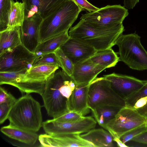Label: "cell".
Masks as SVG:
<instances>
[{
  "instance_id": "6da1fadb",
  "label": "cell",
  "mask_w": 147,
  "mask_h": 147,
  "mask_svg": "<svg viewBox=\"0 0 147 147\" xmlns=\"http://www.w3.org/2000/svg\"><path fill=\"white\" fill-rule=\"evenodd\" d=\"M124 30L123 23L97 27L81 19L76 25L70 28L68 34L69 37L81 41L98 51L112 48Z\"/></svg>"
},
{
  "instance_id": "7a4b0ae2",
  "label": "cell",
  "mask_w": 147,
  "mask_h": 147,
  "mask_svg": "<svg viewBox=\"0 0 147 147\" xmlns=\"http://www.w3.org/2000/svg\"><path fill=\"white\" fill-rule=\"evenodd\" d=\"M82 11L72 0H67L57 10L42 20L39 28V43L68 31Z\"/></svg>"
},
{
  "instance_id": "3957f363",
  "label": "cell",
  "mask_w": 147,
  "mask_h": 147,
  "mask_svg": "<svg viewBox=\"0 0 147 147\" xmlns=\"http://www.w3.org/2000/svg\"><path fill=\"white\" fill-rule=\"evenodd\" d=\"M40 103L29 94L17 99L8 116L9 124L25 130L36 132L42 126Z\"/></svg>"
},
{
  "instance_id": "277c9868",
  "label": "cell",
  "mask_w": 147,
  "mask_h": 147,
  "mask_svg": "<svg viewBox=\"0 0 147 147\" xmlns=\"http://www.w3.org/2000/svg\"><path fill=\"white\" fill-rule=\"evenodd\" d=\"M62 70H57L47 80L41 95L48 115L53 119L68 112V99L59 90L60 86L69 77Z\"/></svg>"
},
{
  "instance_id": "5b68a950",
  "label": "cell",
  "mask_w": 147,
  "mask_h": 147,
  "mask_svg": "<svg viewBox=\"0 0 147 147\" xmlns=\"http://www.w3.org/2000/svg\"><path fill=\"white\" fill-rule=\"evenodd\" d=\"M115 45L119 48L120 61L132 69L147 70V51L142 45L140 37L137 34H122L117 40Z\"/></svg>"
},
{
  "instance_id": "8992f818",
  "label": "cell",
  "mask_w": 147,
  "mask_h": 147,
  "mask_svg": "<svg viewBox=\"0 0 147 147\" xmlns=\"http://www.w3.org/2000/svg\"><path fill=\"white\" fill-rule=\"evenodd\" d=\"M88 105L91 111L101 106L126 107L125 100L113 90L104 77L96 78L90 84Z\"/></svg>"
},
{
  "instance_id": "52a82bcc",
  "label": "cell",
  "mask_w": 147,
  "mask_h": 147,
  "mask_svg": "<svg viewBox=\"0 0 147 147\" xmlns=\"http://www.w3.org/2000/svg\"><path fill=\"white\" fill-rule=\"evenodd\" d=\"M147 119L140 114L136 110L125 107L122 108L106 126L113 137L120 138L126 133L144 124Z\"/></svg>"
},
{
  "instance_id": "ba28073f",
  "label": "cell",
  "mask_w": 147,
  "mask_h": 147,
  "mask_svg": "<svg viewBox=\"0 0 147 147\" xmlns=\"http://www.w3.org/2000/svg\"><path fill=\"white\" fill-rule=\"evenodd\" d=\"M128 14L124 6L109 5L96 11L82 14L80 18L92 26L104 27L123 23Z\"/></svg>"
},
{
  "instance_id": "9c48e42d",
  "label": "cell",
  "mask_w": 147,
  "mask_h": 147,
  "mask_svg": "<svg viewBox=\"0 0 147 147\" xmlns=\"http://www.w3.org/2000/svg\"><path fill=\"white\" fill-rule=\"evenodd\" d=\"M37 58L35 54L22 44L10 52L0 55V72L28 70Z\"/></svg>"
},
{
  "instance_id": "30bf717a",
  "label": "cell",
  "mask_w": 147,
  "mask_h": 147,
  "mask_svg": "<svg viewBox=\"0 0 147 147\" xmlns=\"http://www.w3.org/2000/svg\"><path fill=\"white\" fill-rule=\"evenodd\" d=\"M96 121L91 116H84L76 121L67 122L56 121L53 119L43 122L42 127L50 135L86 133L96 127Z\"/></svg>"
},
{
  "instance_id": "8fae6325",
  "label": "cell",
  "mask_w": 147,
  "mask_h": 147,
  "mask_svg": "<svg viewBox=\"0 0 147 147\" xmlns=\"http://www.w3.org/2000/svg\"><path fill=\"white\" fill-rule=\"evenodd\" d=\"M27 69L13 72H0V84L10 85L17 88L22 93H43L46 83L28 80L25 77Z\"/></svg>"
},
{
  "instance_id": "7c38bea8",
  "label": "cell",
  "mask_w": 147,
  "mask_h": 147,
  "mask_svg": "<svg viewBox=\"0 0 147 147\" xmlns=\"http://www.w3.org/2000/svg\"><path fill=\"white\" fill-rule=\"evenodd\" d=\"M113 90L125 100L146 85L147 80L115 73L103 76Z\"/></svg>"
},
{
  "instance_id": "4fadbf2b",
  "label": "cell",
  "mask_w": 147,
  "mask_h": 147,
  "mask_svg": "<svg viewBox=\"0 0 147 147\" xmlns=\"http://www.w3.org/2000/svg\"><path fill=\"white\" fill-rule=\"evenodd\" d=\"M38 140L40 147H94L92 143L82 138L79 134H42L39 136Z\"/></svg>"
},
{
  "instance_id": "5bb4252c",
  "label": "cell",
  "mask_w": 147,
  "mask_h": 147,
  "mask_svg": "<svg viewBox=\"0 0 147 147\" xmlns=\"http://www.w3.org/2000/svg\"><path fill=\"white\" fill-rule=\"evenodd\" d=\"M42 20L40 15L37 13L30 17H25L20 27L22 44L33 53L39 44V28Z\"/></svg>"
},
{
  "instance_id": "9a60e30c",
  "label": "cell",
  "mask_w": 147,
  "mask_h": 147,
  "mask_svg": "<svg viewBox=\"0 0 147 147\" xmlns=\"http://www.w3.org/2000/svg\"><path fill=\"white\" fill-rule=\"evenodd\" d=\"M60 48L74 65L90 59L97 51L90 45L70 37Z\"/></svg>"
},
{
  "instance_id": "2e32d148",
  "label": "cell",
  "mask_w": 147,
  "mask_h": 147,
  "mask_svg": "<svg viewBox=\"0 0 147 147\" xmlns=\"http://www.w3.org/2000/svg\"><path fill=\"white\" fill-rule=\"evenodd\" d=\"M67 0H22L25 8V17L38 14L42 19L55 11Z\"/></svg>"
},
{
  "instance_id": "e0dca14e",
  "label": "cell",
  "mask_w": 147,
  "mask_h": 147,
  "mask_svg": "<svg viewBox=\"0 0 147 147\" xmlns=\"http://www.w3.org/2000/svg\"><path fill=\"white\" fill-rule=\"evenodd\" d=\"M106 69L95 64L89 59L74 65L71 77L76 84H89Z\"/></svg>"
},
{
  "instance_id": "ac0fdd59",
  "label": "cell",
  "mask_w": 147,
  "mask_h": 147,
  "mask_svg": "<svg viewBox=\"0 0 147 147\" xmlns=\"http://www.w3.org/2000/svg\"><path fill=\"white\" fill-rule=\"evenodd\" d=\"M90 84H76L68 100L69 111L76 112L84 116L89 113L90 109L88 105V95Z\"/></svg>"
},
{
  "instance_id": "d6986e66",
  "label": "cell",
  "mask_w": 147,
  "mask_h": 147,
  "mask_svg": "<svg viewBox=\"0 0 147 147\" xmlns=\"http://www.w3.org/2000/svg\"><path fill=\"white\" fill-rule=\"evenodd\" d=\"M1 131L12 139L32 146L38 140L39 136L36 132L20 129L10 124L3 126Z\"/></svg>"
},
{
  "instance_id": "ffe728a7",
  "label": "cell",
  "mask_w": 147,
  "mask_h": 147,
  "mask_svg": "<svg viewBox=\"0 0 147 147\" xmlns=\"http://www.w3.org/2000/svg\"><path fill=\"white\" fill-rule=\"evenodd\" d=\"M22 44L20 27L0 32V55L12 51Z\"/></svg>"
},
{
  "instance_id": "44dd1931",
  "label": "cell",
  "mask_w": 147,
  "mask_h": 147,
  "mask_svg": "<svg viewBox=\"0 0 147 147\" xmlns=\"http://www.w3.org/2000/svg\"><path fill=\"white\" fill-rule=\"evenodd\" d=\"M81 137L92 143L94 147L114 146L113 137L108 130L102 128L93 129Z\"/></svg>"
},
{
  "instance_id": "7402d4cb",
  "label": "cell",
  "mask_w": 147,
  "mask_h": 147,
  "mask_svg": "<svg viewBox=\"0 0 147 147\" xmlns=\"http://www.w3.org/2000/svg\"><path fill=\"white\" fill-rule=\"evenodd\" d=\"M57 65H42L32 67L25 74L26 78L36 82H46L49 78L59 69Z\"/></svg>"
},
{
  "instance_id": "603a6c76",
  "label": "cell",
  "mask_w": 147,
  "mask_h": 147,
  "mask_svg": "<svg viewBox=\"0 0 147 147\" xmlns=\"http://www.w3.org/2000/svg\"><path fill=\"white\" fill-rule=\"evenodd\" d=\"M69 38L68 31H66L39 43L34 53L37 57L46 54L54 53Z\"/></svg>"
},
{
  "instance_id": "cb8c5ba5",
  "label": "cell",
  "mask_w": 147,
  "mask_h": 147,
  "mask_svg": "<svg viewBox=\"0 0 147 147\" xmlns=\"http://www.w3.org/2000/svg\"><path fill=\"white\" fill-rule=\"evenodd\" d=\"M90 59L95 64L106 68L115 66L120 61L112 48L97 51Z\"/></svg>"
},
{
  "instance_id": "d4e9b609",
  "label": "cell",
  "mask_w": 147,
  "mask_h": 147,
  "mask_svg": "<svg viewBox=\"0 0 147 147\" xmlns=\"http://www.w3.org/2000/svg\"><path fill=\"white\" fill-rule=\"evenodd\" d=\"M10 10L6 29H11L17 27H21L25 18V8L24 3L15 2L11 0Z\"/></svg>"
},
{
  "instance_id": "484cf974",
  "label": "cell",
  "mask_w": 147,
  "mask_h": 147,
  "mask_svg": "<svg viewBox=\"0 0 147 147\" xmlns=\"http://www.w3.org/2000/svg\"><path fill=\"white\" fill-rule=\"evenodd\" d=\"M122 108L110 106L97 107L92 110L96 121L101 126L106 130V126Z\"/></svg>"
},
{
  "instance_id": "4316f807",
  "label": "cell",
  "mask_w": 147,
  "mask_h": 147,
  "mask_svg": "<svg viewBox=\"0 0 147 147\" xmlns=\"http://www.w3.org/2000/svg\"><path fill=\"white\" fill-rule=\"evenodd\" d=\"M59 67L66 74L71 77L73 71L74 65L67 56L61 49L59 48L54 52Z\"/></svg>"
},
{
  "instance_id": "83f0119b",
  "label": "cell",
  "mask_w": 147,
  "mask_h": 147,
  "mask_svg": "<svg viewBox=\"0 0 147 147\" xmlns=\"http://www.w3.org/2000/svg\"><path fill=\"white\" fill-rule=\"evenodd\" d=\"M11 0H0V32L6 29Z\"/></svg>"
},
{
  "instance_id": "f1b7e54d",
  "label": "cell",
  "mask_w": 147,
  "mask_h": 147,
  "mask_svg": "<svg viewBox=\"0 0 147 147\" xmlns=\"http://www.w3.org/2000/svg\"><path fill=\"white\" fill-rule=\"evenodd\" d=\"M16 99L13 96L6 102L0 104V124L8 119L9 113Z\"/></svg>"
},
{
  "instance_id": "f546056e",
  "label": "cell",
  "mask_w": 147,
  "mask_h": 147,
  "mask_svg": "<svg viewBox=\"0 0 147 147\" xmlns=\"http://www.w3.org/2000/svg\"><path fill=\"white\" fill-rule=\"evenodd\" d=\"M42 65L59 66L56 56L54 53H50L37 57L33 63L32 67Z\"/></svg>"
},
{
  "instance_id": "4dcf8cb0",
  "label": "cell",
  "mask_w": 147,
  "mask_h": 147,
  "mask_svg": "<svg viewBox=\"0 0 147 147\" xmlns=\"http://www.w3.org/2000/svg\"><path fill=\"white\" fill-rule=\"evenodd\" d=\"M147 130V124L142 125L126 133L120 138L121 140L125 144L131 140Z\"/></svg>"
},
{
  "instance_id": "1f68e13d",
  "label": "cell",
  "mask_w": 147,
  "mask_h": 147,
  "mask_svg": "<svg viewBox=\"0 0 147 147\" xmlns=\"http://www.w3.org/2000/svg\"><path fill=\"white\" fill-rule=\"evenodd\" d=\"M145 96H147V84L139 90L125 100L126 106L132 108L138 99Z\"/></svg>"
},
{
  "instance_id": "d6a6232c",
  "label": "cell",
  "mask_w": 147,
  "mask_h": 147,
  "mask_svg": "<svg viewBox=\"0 0 147 147\" xmlns=\"http://www.w3.org/2000/svg\"><path fill=\"white\" fill-rule=\"evenodd\" d=\"M84 117L76 112L69 111L59 117L53 118V119L56 121L59 122H71L78 120Z\"/></svg>"
},
{
  "instance_id": "836d02e7",
  "label": "cell",
  "mask_w": 147,
  "mask_h": 147,
  "mask_svg": "<svg viewBox=\"0 0 147 147\" xmlns=\"http://www.w3.org/2000/svg\"><path fill=\"white\" fill-rule=\"evenodd\" d=\"M81 9L82 11L86 10L91 12L96 11L99 8L93 5L87 0H72Z\"/></svg>"
},
{
  "instance_id": "e575fe53",
  "label": "cell",
  "mask_w": 147,
  "mask_h": 147,
  "mask_svg": "<svg viewBox=\"0 0 147 147\" xmlns=\"http://www.w3.org/2000/svg\"><path fill=\"white\" fill-rule=\"evenodd\" d=\"M131 141L147 146V130L134 137Z\"/></svg>"
},
{
  "instance_id": "d590c367",
  "label": "cell",
  "mask_w": 147,
  "mask_h": 147,
  "mask_svg": "<svg viewBox=\"0 0 147 147\" xmlns=\"http://www.w3.org/2000/svg\"><path fill=\"white\" fill-rule=\"evenodd\" d=\"M13 95L8 92L4 88H0V104L5 102L10 98Z\"/></svg>"
},
{
  "instance_id": "8d00e7d4",
  "label": "cell",
  "mask_w": 147,
  "mask_h": 147,
  "mask_svg": "<svg viewBox=\"0 0 147 147\" xmlns=\"http://www.w3.org/2000/svg\"><path fill=\"white\" fill-rule=\"evenodd\" d=\"M147 102V96L138 99L132 108L137 110L144 106Z\"/></svg>"
},
{
  "instance_id": "74e56055",
  "label": "cell",
  "mask_w": 147,
  "mask_h": 147,
  "mask_svg": "<svg viewBox=\"0 0 147 147\" xmlns=\"http://www.w3.org/2000/svg\"><path fill=\"white\" fill-rule=\"evenodd\" d=\"M136 110L140 114L147 119V102L143 107Z\"/></svg>"
},
{
  "instance_id": "f35d334b",
  "label": "cell",
  "mask_w": 147,
  "mask_h": 147,
  "mask_svg": "<svg viewBox=\"0 0 147 147\" xmlns=\"http://www.w3.org/2000/svg\"><path fill=\"white\" fill-rule=\"evenodd\" d=\"M113 137V141L117 143L118 146L120 147H128L126 144L123 143L120 138L115 136Z\"/></svg>"
},
{
  "instance_id": "ab89813d",
  "label": "cell",
  "mask_w": 147,
  "mask_h": 147,
  "mask_svg": "<svg viewBox=\"0 0 147 147\" xmlns=\"http://www.w3.org/2000/svg\"><path fill=\"white\" fill-rule=\"evenodd\" d=\"M16 1H17V0H16Z\"/></svg>"
},
{
  "instance_id": "60d3db41",
  "label": "cell",
  "mask_w": 147,
  "mask_h": 147,
  "mask_svg": "<svg viewBox=\"0 0 147 147\" xmlns=\"http://www.w3.org/2000/svg\"></svg>"
}]
</instances>
